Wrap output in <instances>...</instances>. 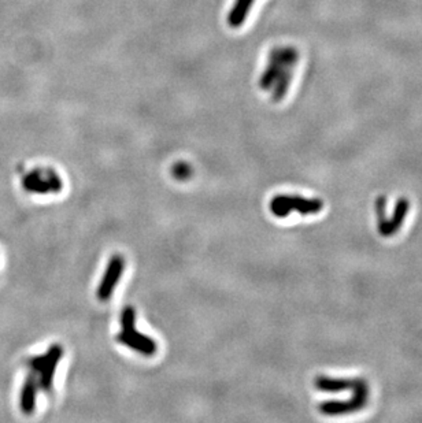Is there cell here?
<instances>
[{"mask_svg":"<svg viewBox=\"0 0 422 423\" xmlns=\"http://www.w3.org/2000/svg\"><path fill=\"white\" fill-rule=\"evenodd\" d=\"M299 60V52L293 47H276L269 54V62L259 78L263 91L273 89V102H281L291 85L293 67Z\"/></svg>","mask_w":422,"mask_h":423,"instance_id":"obj_1","label":"cell"},{"mask_svg":"<svg viewBox=\"0 0 422 423\" xmlns=\"http://www.w3.org/2000/svg\"><path fill=\"white\" fill-rule=\"evenodd\" d=\"M353 391H354V396L350 398L348 400L325 402L318 407V410L324 415L337 417V415L355 413V411L365 409L366 404H368V400H369V385H368V382L362 378H355V384L353 387Z\"/></svg>","mask_w":422,"mask_h":423,"instance_id":"obj_2","label":"cell"},{"mask_svg":"<svg viewBox=\"0 0 422 423\" xmlns=\"http://www.w3.org/2000/svg\"><path fill=\"white\" fill-rule=\"evenodd\" d=\"M324 209V202L321 199H304L300 196H287L280 195L271 199L270 212L277 218H285L291 212H298L303 215L317 214Z\"/></svg>","mask_w":422,"mask_h":423,"instance_id":"obj_3","label":"cell"},{"mask_svg":"<svg viewBox=\"0 0 422 423\" xmlns=\"http://www.w3.org/2000/svg\"><path fill=\"white\" fill-rule=\"evenodd\" d=\"M124 268H125L124 258L121 255H114L110 259L107 268L104 271V275L102 278V282L98 286L96 296L99 300L106 301L113 296L114 289L118 285V281L124 273Z\"/></svg>","mask_w":422,"mask_h":423,"instance_id":"obj_4","label":"cell"},{"mask_svg":"<svg viewBox=\"0 0 422 423\" xmlns=\"http://www.w3.org/2000/svg\"><path fill=\"white\" fill-rule=\"evenodd\" d=\"M63 356V348L59 344L52 345L48 352L45 354V362L43 369L40 370V381H38V387L45 391L49 392V389L52 388V382H54V374L55 370L60 362Z\"/></svg>","mask_w":422,"mask_h":423,"instance_id":"obj_5","label":"cell"},{"mask_svg":"<svg viewBox=\"0 0 422 423\" xmlns=\"http://www.w3.org/2000/svg\"><path fill=\"white\" fill-rule=\"evenodd\" d=\"M409 210H410V202L408 199H405V198H401L397 202V206L394 209L392 218L384 220L381 225H377L379 226V233L381 236H384V237H390V236L395 234L401 229V226H402V223H403V220H405Z\"/></svg>","mask_w":422,"mask_h":423,"instance_id":"obj_6","label":"cell"},{"mask_svg":"<svg viewBox=\"0 0 422 423\" xmlns=\"http://www.w3.org/2000/svg\"><path fill=\"white\" fill-rule=\"evenodd\" d=\"M37 388L38 384L36 382V378L32 374H29L22 385L21 396H19V407L21 411L26 415H30L36 409V398H37Z\"/></svg>","mask_w":422,"mask_h":423,"instance_id":"obj_7","label":"cell"},{"mask_svg":"<svg viewBox=\"0 0 422 423\" xmlns=\"http://www.w3.org/2000/svg\"><path fill=\"white\" fill-rule=\"evenodd\" d=\"M355 378H332L325 376H318L314 381V385L318 391L326 393H339L348 389H353Z\"/></svg>","mask_w":422,"mask_h":423,"instance_id":"obj_8","label":"cell"},{"mask_svg":"<svg viewBox=\"0 0 422 423\" xmlns=\"http://www.w3.org/2000/svg\"><path fill=\"white\" fill-rule=\"evenodd\" d=\"M22 185L27 192H33V194L45 195V194L51 192L48 181L45 180V177H43L41 169H36L32 173H29L27 176H25V179L22 180Z\"/></svg>","mask_w":422,"mask_h":423,"instance_id":"obj_9","label":"cell"},{"mask_svg":"<svg viewBox=\"0 0 422 423\" xmlns=\"http://www.w3.org/2000/svg\"><path fill=\"white\" fill-rule=\"evenodd\" d=\"M254 1L255 0H236L232 10L227 14L229 26H232V27L241 26L245 22L247 15H248Z\"/></svg>","mask_w":422,"mask_h":423,"instance_id":"obj_10","label":"cell"},{"mask_svg":"<svg viewBox=\"0 0 422 423\" xmlns=\"http://www.w3.org/2000/svg\"><path fill=\"white\" fill-rule=\"evenodd\" d=\"M135 323H136V311L133 307H126L121 314L122 332H129L135 329Z\"/></svg>","mask_w":422,"mask_h":423,"instance_id":"obj_11","label":"cell"},{"mask_svg":"<svg viewBox=\"0 0 422 423\" xmlns=\"http://www.w3.org/2000/svg\"><path fill=\"white\" fill-rule=\"evenodd\" d=\"M45 172V180L48 181L49 184V188H51V192H60L62 188H63V183L60 180V177L52 170V169H47L44 170Z\"/></svg>","mask_w":422,"mask_h":423,"instance_id":"obj_12","label":"cell"},{"mask_svg":"<svg viewBox=\"0 0 422 423\" xmlns=\"http://www.w3.org/2000/svg\"><path fill=\"white\" fill-rule=\"evenodd\" d=\"M173 174H175V177H177L180 180H186L191 176V168L186 163H179L173 168Z\"/></svg>","mask_w":422,"mask_h":423,"instance_id":"obj_13","label":"cell"}]
</instances>
